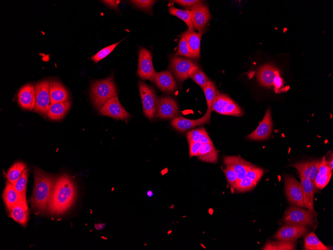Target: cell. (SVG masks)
<instances>
[{
  "label": "cell",
  "mask_w": 333,
  "mask_h": 250,
  "mask_svg": "<svg viewBox=\"0 0 333 250\" xmlns=\"http://www.w3.org/2000/svg\"><path fill=\"white\" fill-rule=\"evenodd\" d=\"M76 196V189L70 178L64 174L55 181L48 206L50 214L59 215L66 212L72 205Z\"/></svg>",
  "instance_id": "1"
},
{
  "label": "cell",
  "mask_w": 333,
  "mask_h": 250,
  "mask_svg": "<svg viewBox=\"0 0 333 250\" xmlns=\"http://www.w3.org/2000/svg\"><path fill=\"white\" fill-rule=\"evenodd\" d=\"M34 177L31 204L34 208L43 212L48 208L55 181L51 175L38 168L34 170Z\"/></svg>",
  "instance_id": "2"
},
{
  "label": "cell",
  "mask_w": 333,
  "mask_h": 250,
  "mask_svg": "<svg viewBox=\"0 0 333 250\" xmlns=\"http://www.w3.org/2000/svg\"><path fill=\"white\" fill-rule=\"evenodd\" d=\"M115 84L111 78L96 80L91 87V97L95 107L100 109L110 98L117 96Z\"/></svg>",
  "instance_id": "3"
},
{
  "label": "cell",
  "mask_w": 333,
  "mask_h": 250,
  "mask_svg": "<svg viewBox=\"0 0 333 250\" xmlns=\"http://www.w3.org/2000/svg\"><path fill=\"white\" fill-rule=\"evenodd\" d=\"M284 221L287 225L313 227L315 221L313 214L308 210L291 207L285 212Z\"/></svg>",
  "instance_id": "4"
},
{
  "label": "cell",
  "mask_w": 333,
  "mask_h": 250,
  "mask_svg": "<svg viewBox=\"0 0 333 250\" xmlns=\"http://www.w3.org/2000/svg\"><path fill=\"white\" fill-rule=\"evenodd\" d=\"M139 92L142 100L143 112L150 120L154 117L156 111L157 99L154 89L144 82H139Z\"/></svg>",
  "instance_id": "5"
},
{
  "label": "cell",
  "mask_w": 333,
  "mask_h": 250,
  "mask_svg": "<svg viewBox=\"0 0 333 250\" xmlns=\"http://www.w3.org/2000/svg\"><path fill=\"white\" fill-rule=\"evenodd\" d=\"M50 81L46 79L37 83L34 86L35 104L34 110L44 117L51 104L49 94Z\"/></svg>",
  "instance_id": "6"
},
{
  "label": "cell",
  "mask_w": 333,
  "mask_h": 250,
  "mask_svg": "<svg viewBox=\"0 0 333 250\" xmlns=\"http://www.w3.org/2000/svg\"><path fill=\"white\" fill-rule=\"evenodd\" d=\"M212 111L220 114L241 116L243 113L241 108L230 97L218 92L212 105Z\"/></svg>",
  "instance_id": "7"
},
{
  "label": "cell",
  "mask_w": 333,
  "mask_h": 250,
  "mask_svg": "<svg viewBox=\"0 0 333 250\" xmlns=\"http://www.w3.org/2000/svg\"><path fill=\"white\" fill-rule=\"evenodd\" d=\"M197 65L195 61L192 59L174 55L171 57L169 62V68L171 71L180 83L189 78V73L191 68Z\"/></svg>",
  "instance_id": "8"
},
{
  "label": "cell",
  "mask_w": 333,
  "mask_h": 250,
  "mask_svg": "<svg viewBox=\"0 0 333 250\" xmlns=\"http://www.w3.org/2000/svg\"><path fill=\"white\" fill-rule=\"evenodd\" d=\"M257 78L261 85L266 87L274 86L276 90H278L283 85L278 69L270 64L265 65L259 69Z\"/></svg>",
  "instance_id": "9"
},
{
  "label": "cell",
  "mask_w": 333,
  "mask_h": 250,
  "mask_svg": "<svg viewBox=\"0 0 333 250\" xmlns=\"http://www.w3.org/2000/svg\"><path fill=\"white\" fill-rule=\"evenodd\" d=\"M284 181L286 193L289 201L296 206L305 207L301 183L290 175L285 176Z\"/></svg>",
  "instance_id": "10"
},
{
  "label": "cell",
  "mask_w": 333,
  "mask_h": 250,
  "mask_svg": "<svg viewBox=\"0 0 333 250\" xmlns=\"http://www.w3.org/2000/svg\"><path fill=\"white\" fill-rule=\"evenodd\" d=\"M138 57V76L142 79L152 80L156 72L153 65L151 52L146 48H141Z\"/></svg>",
  "instance_id": "11"
},
{
  "label": "cell",
  "mask_w": 333,
  "mask_h": 250,
  "mask_svg": "<svg viewBox=\"0 0 333 250\" xmlns=\"http://www.w3.org/2000/svg\"><path fill=\"white\" fill-rule=\"evenodd\" d=\"M178 113V108L174 99L170 97H157L156 116L163 119H172Z\"/></svg>",
  "instance_id": "12"
},
{
  "label": "cell",
  "mask_w": 333,
  "mask_h": 250,
  "mask_svg": "<svg viewBox=\"0 0 333 250\" xmlns=\"http://www.w3.org/2000/svg\"><path fill=\"white\" fill-rule=\"evenodd\" d=\"M100 114L116 119L124 120L130 117V114L120 104L117 96L108 100L101 107Z\"/></svg>",
  "instance_id": "13"
},
{
  "label": "cell",
  "mask_w": 333,
  "mask_h": 250,
  "mask_svg": "<svg viewBox=\"0 0 333 250\" xmlns=\"http://www.w3.org/2000/svg\"><path fill=\"white\" fill-rule=\"evenodd\" d=\"M211 108H207L205 114L197 119H189L182 117H176L171 121V126L180 132H184L195 127L208 123L210 121Z\"/></svg>",
  "instance_id": "14"
},
{
  "label": "cell",
  "mask_w": 333,
  "mask_h": 250,
  "mask_svg": "<svg viewBox=\"0 0 333 250\" xmlns=\"http://www.w3.org/2000/svg\"><path fill=\"white\" fill-rule=\"evenodd\" d=\"M190 10L192 23L195 29L203 33L211 17L208 6L202 4L191 7Z\"/></svg>",
  "instance_id": "15"
},
{
  "label": "cell",
  "mask_w": 333,
  "mask_h": 250,
  "mask_svg": "<svg viewBox=\"0 0 333 250\" xmlns=\"http://www.w3.org/2000/svg\"><path fill=\"white\" fill-rule=\"evenodd\" d=\"M308 231L307 226L286 224L279 230L274 238L278 240L295 241L305 236Z\"/></svg>",
  "instance_id": "16"
},
{
  "label": "cell",
  "mask_w": 333,
  "mask_h": 250,
  "mask_svg": "<svg viewBox=\"0 0 333 250\" xmlns=\"http://www.w3.org/2000/svg\"><path fill=\"white\" fill-rule=\"evenodd\" d=\"M272 121L271 110L270 108H268L262 121L257 128L247 136V138L253 140L267 139L272 131Z\"/></svg>",
  "instance_id": "17"
},
{
  "label": "cell",
  "mask_w": 333,
  "mask_h": 250,
  "mask_svg": "<svg viewBox=\"0 0 333 250\" xmlns=\"http://www.w3.org/2000/svg\"><path fill=\"white\" fill-rule=\"evenodd\" d=\"M152 80L164 92H172L177 88V84L172 74L168 70L156 72Z\"/></svg>",
  "instance_id": "18"
},
{
  "label": "cell",
  "mask_w": 333,
  "mask_h": 250,
  "mask_svg": "<svg viewBox=\"0 0 333 250\" xmlns=\"http://www.w3.org/2000/svg\"><path fill=\"white\" fill-rule=\"evenodd\" d=\"M224 163L230 166L235 172L238 178V182L244 178L248 171L254 166L247 161L236 156H225Z\"/></svg>",
  "instance_id": "19"
},
{
  "label": "cell",
  "mask_w": 333,
  "mask_h": 250,
  "mask_svg": "<svg viewBox=\"0 0 333 250\" xmlns=\"http://www.w3.org/2000/svg\"><path fill=\"white\" fill-rule=\"evenodd\" d=\"M18 101L22 108L32 110L35 104L34 86L32 84H27L22 87L18 93Z\"/></svg>",
  "instance_id": "20"
},
{
  "label": "cell",
  "mask_w": 333,
  "mask_h": 250,
  "mask_svg": "<svg viewBox=\"0 0 333 250\" xmlns=\"http://www.w3.org/2000/svg\"><path fill=\"white\" fill-rule=\"evenodd\" d=\"M320 162V160L301 162L295 163L291 166L295 167L298 170L300 176L310 179L314 184Z\"/></svg>",
  "instance_id": "21"
},
{
  "label": "cell",
  "mask_w": 333,
  "mask_h": 250,
  "mask_svg": "<svg viewBox=\"0 0 333 250\" xmlns=\"http://www.w3.org/2000/svg\"><path fill=\"white\" fill-rule=\"evenodd\" d=\"M301 183L302 186L304 202L308 210L313 215L314 217L317 215V213L314 209V184L309 179L300 176Z\"/></svg>",
  "instance_id": "22"
},
{
  "label": "cell",
  "mask_w": 333,
  "mask_h": 250,
  "mask_svg": "<svg viewBox=\"0 0 333 250\" xmlns=\"http://www.w3.org/2000/svg\"><path fill=\"white\" fill-rule=\"evenodd\" d=\"M49 94L51 103L68 101L69 95L66 88L55 80L50 81Z\"/></svg>",
  "instance_id": "23"
},
{
  "label": "cell",
  "mask_w": 333,
  "mask_h": 250,
  "mask_svg": "<svg viewBox=\"0 0 333 250\" xmlns=\"http://www.w3.org/2000/svg\"><path fill=\"white\" fill-rule=\"evenodd\" d=\"M202 34L200 32L186 30L181 34L186 39L191 53L196 59L200 58V41Z\"/></svg>",
  "instance_id": "24"
},
{
  "label": "cell",
  "mask_w": 333,
  "mask_h": 250,
  "mask_svg": "<svg viewBox=\"0 0 333 250\" xmlns=\"http://www.w3.org/2000/svg\"><path fill=\"white\" fill-rule=\"evenodd\" d=\"M70 105L69 101L51 103L47 111L46 116L51 120H59L66 114Z\"/></svg>",
  "instance_id": "25"
},
{
  "label": "cell",
  "mask_w": 333,
  "mask_h": 250,
  "mask_svg": "<svg viewBox=\"0 0 333 250\" xmlns=\"http://www.w3.org/2000/svg\"><path fill=\"white\" fill-rule=\"evenodd\" d=\"M3 198L9 211L18 203L21 201H25L22 200L20 195L15 190L14 186L8 182L6 184L3 192Z\"/></svg>",
  "instance_id": "26"
},
{
  "label": "cell",
  "mask_w": 333,
  "mask_h": 250,
  "mask_svg": "<svg viewBox=\"0 0 333 250\" xmlns=\"http://www.w3.org/2000/svg\"><path fill=\"white\" fill-rule=\"evenodd\" d=\"M10 215L15 221L25 226L27 221V206L26 202L21 201L15 205L9 211Z\"/></svg>",
  "instance_id": "27"
},
{
  "label": "cell",
  "mask_w": 333,
  "mask_h": 250,
  "mask_svg": "<svg viewBox=\"0 0 333 250\" xmlns=\"http://www.w3.org/2000/svg\"><path fill=\"white\" fill-rule=\"evenodd\" d=\"M218 151L213 145L202 144L197 157L201 161L215 163L218 160Z\"/></svg>",
  "instance_id": "28"
},
{
  "label": "cell",
  "mask_w": 333,
  "mask_h": 250,
  "mask_svg": "<svg viewBox=\"0 0 333 250\" xmlns=\"http://www.w3.org/2000/svg\"><path fill=\"white\" fill-rule=\"evenodd\" d=\"M304 247L306 250H329V248L322 243L314 232L310 233L305 237Z\"/></svg>",
  "instance_id": "29"
},
{
  "label": "cell",
  "mask_w": 333,
  "mask_h": 250,
  "mask_svg": "<svg viewBox=\"0 0 333 250\" xmlns=\"http://www.w3.org/2000/svg\"><path fill=\"white\" fill-rule=\"evenodd\" d=\"M170 14L177 16L182 20L187 25L189 31H195V28L191 20V11L190 10L178 9L172 6L168 8Z\"/></svg>",
  "instance_id": "30"
},
{
  "label": "cell",
  "mask_w": 333,
  "mask_h": 250,
  "mask_svg": "<svg viewBox=\"0 0 333 250\" xmlns=\"http://www.w3.org/2000/svg\"><path fill=\"white\" fill-rule=\"evenodd\" d=\"M263 250H296L295 241L279 240L270 241L266 243Z\"/></svg>",
  "instance_id": "31"
},
{
  "label": "cell",
  "mask_w": 333,
  "mask_h": 250,
  "mask_svg": "<svg viewBox=\"0 0 333 250\" xmlns=\"http://www.w3.org/2000/svg\"><path fill=\"white\" fill-rule=\"evenodd\" d=\"M26 169V166L23 162H18L14 164L7 172V182L14 185Z\"/></svg>",
  "instance_id": "32"
},
{
  "label": "cell",
  "mask_w": 333,
  "mask_h": 250,
  "mask_svg": "<svg viewBox=\"0 0 333 250\" xmlns=\"http://www.w3.org/2000/svg\"><path fill=\"white\" fill-rule=\"evenodd\" d=\"M189 78H191L202 89L206 85L208 79L198 65L191 68L189 73Z\"/></svg>",
  "instance_id": "33"
},
{
  "label": "cell",
  "mask_w": 333,
  "mask_h": 250,
  "mask_svg": "<svg viewBox=\"0 0 333 250\" xmlns=\"http://www.w3.org/2000/svg\"><path fill=\"white\" fill-rule=\"evenodd\" d=\"M203 90L206 98L207 108H211L212 105L219 91L216 89L213 82L209 79L206 85L203 88Z\"/></svg>",
  "instance_id": "34"
},
{
  "label": "cell",
  "mask_w": 333,
  "mask_h": 250,
  "mask_svg": "<svg viewBox=\"0 0 333 250\" xmlns=\"http://www.w3.org/2000/svg\"><path fill=\"white\" fill-rule=\"evenodd\" d=\"M28 177V170L26 169L20 177L14 184V187L18 194L20 195L22 200L26 201L25 193L26 189V184Z\"/></svg>",
  "instance_id": "35"
},
{
  "label": "cell",
  "mask_w": 333,
  "mask_h": 250,
  "mask_svg": "<svg viewBox=\"0 0 333 250\" xmlns=\"http://www.w3.org/2000/svg\"><path fill=\"white\" fill-rule=\"evenodd\" d=\"M174 55H181L192 59H196L191 53L186 39L182 36L179 40L177 50Z\"/></svg>",
  "instance_id": "36"
},
{
  "label": "cell",
  "mask_w": 333,
  "mask_h": 250,
  "mask_svg": "<svg viewBox=\"0 0 333 250\" xmlns=\"http://www.w3.org/2000/svg\"><path fill=\"white\" fill-rule=\"evenodd\" d=\"M122 41L109 45L99 50L96 54L91 57V59L95 62L97 63L102 59L108 56L115 48Z\"/></svg>",
  "instance_id": "37"
},
{
  "label": "cell",
  "mask_w": 333,
  "mask_h": 250,
  "mask_svg": "<svg viewBox=\"0 0 333 250\" xmlns=\"http://www.w3.org/2000/svg\"><path fill=\"white\" fill-rule=\"evenodd\" d=\"M256 184L257 183L248 177H245L237 183L234 188L239 192H246L253 189Z\"/></svg>",
  "instance_id": "38"
},
{
  "label": "cell",
  "mask_w": 333,
  "mask_h": 250,
  "mask_svg": "<svg viewBox=\"0 0 333 250\" xmlns=\"http://www.w3.org/2000/svg\"><path fill=\"white\" fill-rule=\"evenodd\" d=\"M332 175V173L327 175H321L318 172L315 179L314 185L320 189H323L329 182Z\"/></svg>",
  "instance_id": "39"
},
{
  "label": "cell",
  "mask_w": 333,
  "mask_h": 250,
  "mask_svg": "<svg viewBox=\"0 0 333 250\" xmlns=\"http://www.w3.org/2000/svg\"><path fill=\"white\" fill-rule=\"evenodd\" d=\"M263 173L264 171L262 169L254 166L248 171L245 177H248L252 181L257 183L263 175Z\"/></svg>",
  "instance_id": "40"
},
{
  "label": "cell",
  "mask_w": 333,
  "mask_h": 250,
  "mask_svg": "<svg viewBox=\"0 0 333 250\" xmlns=\"http://www.w3.org/2000/svg\"><path fill=\"white\" fill-rule=\"evenodd\" d=\"M223 171L229 184L234 188L238 182V178L236 174L233 169L229 166L226 165Z\"/></svg>",
  "instance_id": "41"
},
{
  "label": "cell",
  "mask_w": 333,
  "mask_h": 250,
  "mask_svg": "<svg viewBox=\"0 0 333 250\" xmlns=\"http://www.w3.org/2000/svg\"><path fill=\"white\" fill-rule=\"evenodd\" d=\"M131 1L136 6L144 10H151L156 2L155 0H131Z\"/></svg>",
  "instance_id": "42"
},
{
  "label": "cell",
  "mask_w": 333,
  "mask_h": 250,
  "mask_svg": "<svg viewBox=\"0 0 333 250\" xmlns=\"http://www.w3.org/2000/svg\"><path fill=\"white\" fill-rule=\"evenodd\" d=\"M177 4L191 7L203 4V1L198 0H172Z\"/></svg>",
  "instance_id": "43"
},
{
  "label": "cell",
  "mask_w": 333,
  "mask_h": 250,
  "mask_svg": "<svg viewBox=\"0 0 333 250\" xmlns=\"http://www.w3.org/2000/svg\"><path fill=\"white\" fill-rule=\"evenodd\" d=\"M200 129H195L189 131L186 133L188 144L199 141Z\"/></svg>",
  "instance_id": "44"
},
{
  "label": "cell",
  "mask_w": 333,
  "mask_h": 250,
  "mask_svg": "<svg viewBox=\"0 0 333 250\" xmlns=\"http://www.w3.org/2000/svg\"><path fill=\"white\" fill-rule=\"evenodd\" d=\"M199 141L202 144L213 145L211 140L208 135L207 132L203 127L200 128Z\"/></svg>",
  "instance_id": "45"
},
{
  "label": "cell",
  "mask_w": 333,
  "mask_h": 250,
  "mask_svg": "<svg viewBox=\"0 0 333 250\" xmlns=\"http://www.w3.org/2000/svg\"><path fill=\"white\" fill-rule=\"evenodd\" d=\"M202 144L199 141L189 144L190 157L197 156Z\"/></svg>",
  "instance_id": "46"
},
{
  "label": "cell",
  "mask_w": 333,
  "mask_h": 250,
  "mask_svg": "<svg viewBox=\"0 0 333 250\" xmlns=\"http://www.w3.org/2000/svg\"><path fill=\"white\" fill-rule=\"evenodd\" d=\"M120 1V0H103L107 5L115 9H119L118 6Z\"/></svg>",
  "instance_id": "47"
},
{
  "label": "cell",
  "mask_w": 333,
  "mask_h": 250,
  "mask_svg": "<svg viewBox=\"0 0 333 250\" xmlns=\"http://www.w3.org/2000/svg\"><path fill=\"white\" fill-rule=\"evenodd\" d=\"M333 158L332 157L331 161H330L329 162H328V164L329 167L330 168V169L332 170H333Z\"/></svg>",
  "instance_id": "48"
}]
</instances>
